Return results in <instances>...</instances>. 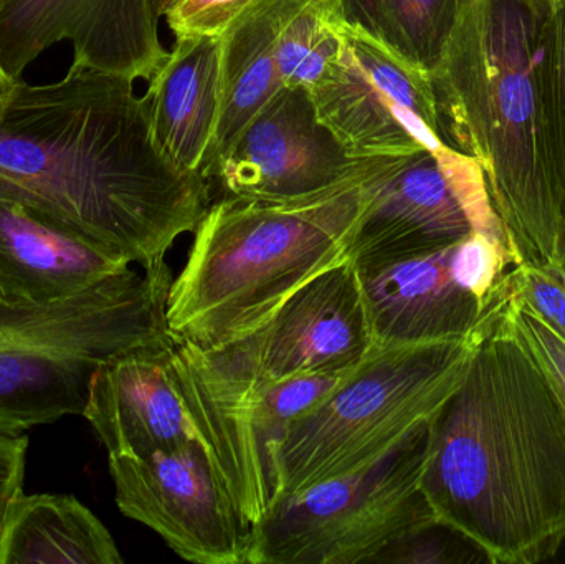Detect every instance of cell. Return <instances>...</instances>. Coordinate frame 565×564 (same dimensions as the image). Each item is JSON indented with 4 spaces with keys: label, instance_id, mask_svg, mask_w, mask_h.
Segmentation results:
<instances>
[{
    "label": "cell",
    "instance_id": "3957f363",
    "mask_svg": "<svg viewBox=\"0 0 565 564\" xmlns=\"http://www.w3.org/2000/svg\"><path fill=\"white\" fill-rule=\"evenodd\" d=\"M554 0H471L430 73L450 148L483 169L514 265L561 267Z\"/></svg>",
    "mask_w": 565,
    "mask_h": 564
},
{
    "label": "cell",
    "instance_id": "8fae6325",
    "mask_svg": "<svg viewBox=\"0 0 565 564\" xmlns=\"http://www.w3.org/2000/svg\"><path fill=\"white\" fill-rule=\"evenodd\" d=\"M116 506L185 562L250 564L252 525L194 440L146 459L108 457Z\"/></svg>",
    "mask_w": 565,
    "mask_h": 564
},
{
    "label": "cell",
    "instance_id": "30bf717a",
    "mask_svg": "<svg viewBox=\"0 0 565 564\" xmlns=\"http://www.w3.org/2000/svg\"><path fill=\"white\" fill-rule=\"evenodd\" d=\"M319 121L355 158H402L444 148L430 75L344 22L328 75L309 89Z\"/></svg>",
    "mask_w": 565,
    "mask_h": 564
},
{
    "label": "cell",
    "instance_id": "8992f818",
    "mask_svg": "<svg viewBox=\"0 0 565 564\" xmlns=\"http://www.w3.org/2000/svg\"><path fill=\"white\" fill-rule=\"evenodd\" d=\"M480 333L481 323L460 340L377 344L289 424L277 454L278 500L362 469L430 421L463 380Z\"/></svg>",
    "mask_w": 565,
    "mask_h": 564
},
{
    "label": "cell",
    "instance_id": "277c9868",
    "mask_svg": "<svg viewBox=\"0 0 565 564\" xmlns=\"http://www.w3.org/2000/svg\"><path fill=\"white\" fill-rule=\"evenodd\" d=\"M395 159L302 201L212 199L169 290L171 337L212 350L264 328L298 288L345 260L375 184Z\"/></svg>",
    "mask_w": 565,
    "mask_h": 564
},
{
    "label": "cell",
    "instance_id": "e0dca14e",
    "mask_svg": "<svg viewBox=\"0 0 565 564\" xmlns=\"http://www.w3.org/2000/svg\"><path fill=\"white\" fill-rule=\"evenodd\" d=\"M129 267L105 248L0 199V298L7 304H63Z\"/></svg>",
    "mask_w": 565,
    "mask_h": 564
},
{
    "label": "cell",
    "instance_id": "7402d4cb",
    "mask_svg": "<svg viewBox=\"0 0 565 564\" xmlns=\"http://www.w3.org/2000/svg\"><path fill=\"white\" fill-rule=\"evenodd\" d=\"M339 0H289L277 35L282 86L311 89L328 75L342 45Z\"/></svg>",
    "mask_w": 565,
    "mask_h": 564
},
{
    "label": "cell",
    "instance_id": "ba28073f",
    "mask_svg": "<svg viewBox=\"0 0 565 564\" xmlns=\"http://www.w3.org/2000/svg\"><path fill=\"white\" fill-rule=\"evenodd\" d=\"M430 421L362 469L278 500L252 529L250 564H375L438 522L420 490Z\"/></svg>",
    "mask_w": 565,
    "mask_h": 564
},
{
    "label": "cell",
    "instance_id": "603a6c76",
    "mask_svg": "<svg viewBox=\"0 0 565 564\" xmlns=\"http://www.w3.org/2000/svg\"><path fill=\"white\" fill-rule=\"evenodd\" d=\"M507 277L518 297L565 343V275L561 267L520 264Z\"/></svg>",
    "mask_w": 565,
    "mask_h": 564
},
{
    "label": "cell",
    "instance_id": "4316f807",
    "mask_svg": "<svg viewBox=\"0 0 565 564\" xmlns=\"http://www.w3.org/2000/svg\"><path fill=\"white\" fill-rule=\"evenodd\" d=\"M29 439L0 429V529L7 507L23 492Z\"/></svg>",
    "mask_w": 565,
    "mask_h": 564
},
{
    "label": "cell",
    "instance_id": "2e32d148",
    "mask_svg": "<svg viewBox=\"0 0 565 564\" xmlns=\"http://www.w3.org/2000/svg\"><path fill=\"white\" fill-rule=\"evenodd\" d=\"M454 245L355 267L379 347L460 340L478 330L493 304L484 308L458 281Z\"/></svg>",
    "mask_w": 565,
    "mask_h": 564
},
{
    "label": "cell",
    "instance_id": "f1b7e54d",
    "mask_svg": "<svg viewBox=\"0 0 565 564\" xmlns=\"http://www.w3.org/2000/svg\"><path fill=\"white\" fill-rule=\"evenodd\" d=\"M152 7H154L156 13L159 17H164L172 7L178 6L181 0H151Z\"/></svg>",
    "mask_w": 565,
    "mask_h": 564
},
{
    "label": "cell",
    "instance_id": "52a82bcc",
    "mask_svg": "<svg viewBox=\"0 0 565 564\" xmlns=\"http://www.w3.org/2000/svg\"><path fill=\"white\" fill-rule=\"evenodd\" d=\"M171 370L199 439L252 529L280 497L277 454L289 424L352 371L271 380L241 340L202 350L175 338Z\"/></svg>",
    "mask_w": 565,
    "mask_h": 564
},
{
    "label": "cell",
    "instance_id": "9a60e30c",
    "mask_svg": "<svg viewBox=\"0 0 565 564\" xmlns=\"http://www.w3.org/2000/svg\"><path fill=\"white\" fill-rule=\"evenodd\" d=\"M172 340L99 364L82 416L108 457L146 459L199 440L171 370Z\"/></svg>",
    "mask_w": 565,
    "mask_h": 564
},
{
    "label": "cell",
    "instance_id": "5bb4252c",
    "mask_svg": "<svg viewBox=\"0 0 565 564\" xmlns=\"http://www.w3.org/2000/svg\"><path fill=\"white\" fill-rule=\"evenodd\" d=\"M241 341L271 380L354 370L377 347L358 268L348 258L326 268Z\"/></svg>",
    "mask_w": 565,
    "mask_h": 564
},
{
    "label": "cell",
    "instance_id": "7a4b0ae2",
    "mask_svg": "<svg viewBox=\"0 0 565 564\" xmlns=\"http://www.w3.org/2000/svg\"><path fill=\"white\" fill-rule=\"evenodd\" d=\"M420 490L488 563L547 562L565 543V406L514 330L507 277L463 380L431 416Z\"/></svg>",
    "mask_w": 565,
    "mask_h": 564
},
{
    "label": "cell",
    "instance_id": "484cf974",
    "mask_svg": "<svg viewBox=\"0 0 565 564\" xmlns=\"http://www.w3.org/2000/svg\"><path fill=\"white\" fill-rule=\"evenodd\" d=\"M556 36H554V68H556L557 156L561 185V270L565 275V0H554Z\"/></svg>",
    "mask_w": 565,
    "mask_h": 564
},
{
    "label": "cell",
    "instance_id": "ac0fdd59",
    "mask_svg": "<svg viewBox=\"0 0 565 564\" xmlns=\"http://www.w3.org/2000/svg\"><path fill=\"white\" fill-rule=\"evenodd\" d=\"M145 96L166 155L182 169L201 172L221 116V36L175 39Z\"/></svg>",
    "mask_w": 565,
    "mask_h": 564
},
{
    "label": "cell",
    "instance_id": "d4e9b609",
    "mask_svg": "<svg viewBox=\"0 0 565 564\" xmlns=\"http://www.w3.org/2000/svg\"><path fill=\"white\" fill-rule=\"evenodd\" d=\"M262 0H181L166 13L175 39L222 36Z\"/></svg>",
    "mask_w": 565,
    "mask_h": 564
},
{
    "label": "cell",
    "instance_id": "9c48e42d",
    "mask_svg": "<svg viewBox=\"0 0 565 564\" xmlns=\"http://www.w3.org/2000/svg\"><path fill=\"white\" fill-rule=\"evenodd\" d=\"M473 232L511 251L481 166L450 146L425 149L395 159L381 175L345 258L358 268L387 264L448 247Z\"/></svg>",
    "mask_w": 565,
    "mask_h": 564
},
{
    "label": "cell",
    "instance_id": "44dd1931",
    "mask_svg": "<svg viewBox=\"0 0 565 564\" xmlns=\"http://www.w3.org/2000/svg\"><path fill=\"white\" fill-rule=\"evenodd\" d=\"M345 22L430 75L471 0H339Z\"/></svg>",
    "mask_w": 565,
    "mask_h": 564
},
{
    "label": "cell",
    "instance_id": "4fadbf2b",
    "mask_svg": "<svg viewBox=\"0 0 565 564\" xmlns=\"http://www.w3.org/2000/svg\"><path fill=\"white\" fill-rule=\"evenodd\" d=\"M151 0H0V65L20 79L50 46L72 43L73 62L151 79L169 52Z\"/></svg>",
    "mask_w": 565,
    "mask_h": 564
},
{
    "label": "cell",
    "instance_id": "cb8c5ba5",
    "mask_svg": "<svg viewBox=\"0 0 565 564\" xmlns=\"http://www.w3.org/2000/svg\"><path fill=\"white\" fill-rule=\"evenodd\" d=\"M508 275V274H507ZM508 311L518 337L533 354L565 406V343L527 308L507 277Z\"/></svg>",
    "mask_w": 565,
    "mask_h": 564
},
{
    "label": "cell",
    "instance_id": "5b68a950",
    "mask_svg": "<svg viewBox=\"0 0 565 564\" xmlns=\"http://www.w3.org/2000/svg\"><path fill=\"white\" fill-rule=\"evenodd\" d=\"M168 264L129 267L78 297L50 307L0 298V429L23 434L82 416L99 364L172 340Z\"/></svg>",
    "mask_w": 565,
    "mask_h": 564
},
{
    "label": "cell",
    "instance_id": "7c38bea8",
    "mask_svg": "<svg viewBox=\"0 0 565 564\" xmlns=\"http://www.w3.org/2000/svg\"><path fill=\"white\" fill-rule=\"evenodd\" d=\"M395 158H355L319 121L308 89L280 92L209 175L217 198L292 202L361 181Z\"/></svg>",
    "mask_w": 565,
    "mask_h": 564
},
{
    "label": "cell",
    "instance_id": "6da1fadb",
    "mask_svg": "<svg viewBox=\"0 0 565 564\" xmlns=\"http://www.w3.org/2000/svg\"><path fill=\"white\" fill-rule=\"evenodd\" d=\"M0 199L152 268L198 228L212 191L166 155L135 79L72 62L58 82L19 79L0 108Z\"/></svg>",
    "mask_w": 565,
    "mask_h": 564
},
{
    "label": "cell",
    "instance_id": "83f0119b",
    "mask_svg": "<svg viewBox=\"0 0 565 564\" xmlns=\"http://www.w3.org/2000/svg\"><path fill=\"white\" fill-rule=\"evenodd\" d=\"M17 82H19V79L12 78V76L2 68V65H0V108L6 105L7 99L12 95Z\"/></svg>",
    "mask_w": 565,
    "mask_h": 564
},
{
    "label": "cell",
    "instance_id": "ffe728a7",
    "mask_svg": "<svg viewBox=\"0 0 565 564\" xmlns=\"http://www.w3.org/2000/svg\"><path fill=\"white\" fill-rule=\"evenodd\" d=\"M98 517L70 496L20 493L0 529V564H121Z\"/></svg>",
    "mask_w": 565,
    "mask_h": 564
},
{
    "label": "cell",
    "instance_id": "d6986e66",
    "mask_svg": "<svg viewBox=\"0 0 565 564\" xmlns=\"http://www.w3.org/2000/svg\"><path fill=\"white\" fill-rule=\"evenodd\" d=\"M288 6L289 0H262L221 36V116L202 162L201 174L205 179L248 123L282 88L277 35Z\"/></svg>",
    "mask_w": 565,
    "mask_h": 564
}]
</instances>
